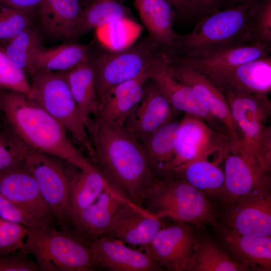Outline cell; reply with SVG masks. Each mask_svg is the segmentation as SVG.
I'll use <instances>...</instances> for the list:
<instances>
[{
    "mask_svg": "<svg viewBox=\"0 0 271 271\" xmlns=\"http://www.w3.org/2000/svg\"><path fill=\"white\" fill-rule=\"evenodd\" d=\"M86 128L95 167L116 193L143 207L157 177L140 142L123 127L107 125L94 117L88 121Z\"/></svg>",
    "mask_w": 271,
    "mask_h": 271,
    "instance_id": "cell-1",
    "label": "cell"
},
{
    "mask_svg": "<svg viewBox=\"0 0 271 271\" xmlns=\"http://www.w3.org/2000/svg\"><path fill=\"white\" fill-rule=\"evenodd\" d=\"M0 111L30 150L57 157L78 169L91 163L64 127L27 94L0 88Z\"/></svg>",
    "mask_w": 271,
    "mask_h": 271,
    "instance_id": "cell-2",
    "label": "cell"
},
{
    "mask_svg": "<svg viewBox=\"0 0 271 271\" xmlns=\"http://www.w3.org/2000/svg\"><path fill=\"white\" fill-rule=\"evenodd\" d=\"M257 1L225 8L201 18L191 32L179 35L175 50L168 55L199 58L258 41L252 26Z\"/></svg>",
    "mask_w": 271,
    "mask_h": 271,
    "instance_id": "cell-3",
    "label": "cell"
},
{
    "mask_svg": "<svg viewBox=\"0 0 271 271\" xmlns=\"http://www.w3.org/2000/svg\"><path fill=\"white\" fill-rule=\"evenodd\" d=\"M143 207L159 218L167 217L199 228L214 224L217 215L206 194L186 181L173 177L157 178Z\"/></svg>",
    "mask_w": 271,
    "mask_h": 271,
    "instance_id": "cell-4",
    "label": "cell"
},
{
    "mask_svg": "<svg viewBox=\"0 0 271 271\" xmlns=\"http://www.w3.org/2000/svg\"><path fill=\"white\" fill-rule=\"evenodd\" d=\"M28 227L23 250L34 256L39 271L95 270L89 244L74 232L54 225Z\"/></svg>",
    "mask_w": 271,
    "mask_h": 271,
    "instance_id": "cell-5",
    "label": "cell"
},
{
    "mask_svg": "<svg viewBox=\"0 0 271 271\" xmlns=\"http://www.w3.org/2000/svg\"><path fill=\"white\" fill-rule=\"evenodd\" d=\"M163 56L149 36L122 49L92 53L99 103L116 86L150 69Z\"/></svg>",
    "mask_w": 271,
    "mask_h": 271,
    "instance_id": "cell-6",
    "label": "cell"
},
{
    "mask_svg": "<svg viewBox=\"0 0 271 271\" xmlns=\"http://www.w3.org/2000/svg\"><path fill=\"white\" fill-rule=\"evenodd\" d=\"M30 98L56 119L91 158L93 150L63 72L37 71L30 75Z\"/></svg>",
    "mask_w": 271,
    "mask_h": 271,
    "instance_id": "cell-7",
    "label": "cell"
},
{
    "mask_svg": "<svg viewBox=\"0 0 271 271\" xmlns=\"http://www.w3.org/2000/svg\"><path fill=\"white\" fill-rule=\"evenodd\" d=\"M224 94L241 136L240 146L252 155L263 169L270 172V99L263 94Z\"/></svg>",
    "mask_w": 271,
    "mask_h": 271,
    "instance_id": "cell-8",
    "label": "cell"
},
{
    "mask_svg": "<svg viewBox=\"0 0 271 271\" xmlns=\"http://www.w3.org/2000/svg\"><path fill=\"white\" fill-rule=\"evenodd\" d=\"M57 157L29 150L23 164L36 179L41 193L49 205L54 225L59 229L70 231L71 212L70 184L74 173Z\"/></svg>",
    "mask_w": 271,
    "mask_h": 271,
    "instance_id": "cell-9",
    "label": "cell"
},
{
    "mask_svg": "<svg viewBox=\"0 0 271 271\" xmlns=\"http://www.w3.org/2000/svg\"><path fill=\"white\" fill-rule=\"evenodd\" d=\"M231 147L226 135L214 129L202 118L186 113L180 121L174 157L166 176L177 167L198 160H208L215 154L223 157Z\"/></svg>",
    "mask_w": 271,
    "mask_h": 271,
    "instance_id": "cell-10",
    "label": "cell"
},
{
    "mask_svg": "<svg viewBox=\"0 0 271 271\" xmlns=\"http://www.w3.org/2000/svg\"><path fill=\"white\" fill-rule=\"evenodd\" d=\"M223 160L224 182L220 201L225 205L255 193L270 191V172L263 169L242 146L229 149Z\"/></svg>",
    "mask_w": 271,
    "mask_h": 271,
    "instance_id": "cell-11",
    "label": "cell"
},
{
    "mask_svg": "<svg viewBox=\"0 0 271 271\" xmlns=\"http://www.w3.org/2000/svg\"><path fill=\"white\" fill-rule=\"evenodd\" d=\"M149 77L176 111L198 116L228 137L224 128L211 115L194 90L173 70L165 55L150 68Z\"/></svg>",
    "mask_w": 271,
    "mask_h": 271,
    "instance_id": "cell-12",
    "label": "cell"
},
{
    "mask_svg": "<svg viewBox=\"0 0 271 271\" xmlns=\"http://www.w3.org/2000/svg\"><path fill=\"white\" fill-rule=\"evenodd\" d=\"M198 239L190 226L176 222L161 228L146 252L168 270L186 271Z\"/></svg>",
    "mask_w": 271,
    "mask_h": 271,
    "instance_id": "cell-13",
    "label": "cell"
},
{
    "mask_svg": "<svg viewBox=\"0 0 271 271\" xmlns=\"http://www.w3.org/2000/svg\"><path fill=\"white\" fill-rule=\"evenodd\" d=\"M0 194L45 224L54 225L38 184L23 162L0 175Z\"/></svg>",
    "mask_w": 271,
    "mask_h": 271,
    "instance_id": "cell-14",
    "label": "cell"
},
{
    "mask_svg": "<svg viewBox=\"0 0 271 271\" xmlns=\"http://www.w3.org/2000/svg\"><path fill=\"white\" fill-rule=\"evenodd\" d=\"M176 111L149 78L140 101L126 118L123 127L141 143L173 120Z\"/></svg>",
    "mask_w": 271,
    "mask_h": 271,
    "instance_id": "cell-15",
    "label": "cell"
},
{
    "mask_svg": "<svg viewBox=\"0 0 271 271\" xmlns=\"http://www.w3.org/2000/svg\"><path fill=\"white\" fill-rule=\"evenodd\" d=\"M167 60L181 79L194 90L211 115L224 128L232 148L240 145L241 136L223 93L198 72L179 62Z\"/></svg>",
    "mask_w": 271,
    "mask_h": 271,
    "instance_id": "cell-16",
    "label": "cell"
},
{
    "mask_svg": "<svg viewBox=\"0 0 271 271\" xmlns=\"http://www.w3.org/2000/svg\"><path fill=\"white\" fill-rule=\"evenodd\" d=\"M205 77L223 94L268 95L271 91V57L269 55Z\"/></svg>",
    "mask_w": 271,
    "mask_h": 271,
    "instance_id": "cell-17",
    "label": "cell"
},
{
    "mask_svg": "<svg viewBox=\"0 0 271 271\" xmlns=\"http://www.w3.org/2000/svg\"><path fill=\"white\" fill-rule=\"evenodd\" d=\"M91 261L95 270L157 271L163 267L149 254L129 247L112 238L101 236L89 243Z\"/></svg>",
    "mask_w": 271,
    "mask_h": 271,
    "instance_id": "cell-18",
    "label": "cell"
},
{
    "mask_svg": "<svg viewBox=\"0 0 271 271\" xmlns=\"http://www.w3.org/2000/svg\"><path fill=\"white\" fill-rule=\"evenodd\" d=\"M227 207L224 217L227 228L239 234L270 236V191L252 194Z\"/></svg>",
    "mask_w": 271,
    "mask_h": 271,
    "instance_id": "cell-19",
    "label": "cell"
},
{
    "mask_svg": "<svg viewBox=\"0 0 271 271\" xmlns=\"http://www.w3.org/2000/svg\"><path fill=\"white\" fill-rule=\"evenodd\" d=\"M161 226L160 218L143 207L128 202L118 211L100 237L112 238L146 249Z\"/></svg>",
    "mask_w": 271,
    "mask_h": 271,
    "instance_id": "cell-20",
    "label": "cell"
},
{
    "mask_svg": "<svg viewBox=\"0 0 271 271\" xmlns=\"http://www.w3.org/2000/svg\"><path fill=\"white\" fill-rule=\"evenodd\" d=\"M128 202L108 186L94 202L71 215V231L89 244L101 236L118 211Z\"/></svg>",
    "mask_w": 271,
    "mask_h": 271,
    "instance_id": "cell-21",
    "label": "cell"
},
{
    "mask_svg": "<svg viewBox=\"0 0 271 271\" xmlns=\"http://www.w3.org/2000/svg\"><path fill=\"white\" fill-rule=\"evenodd\" d=\"M270 44L259 41L232 46L208 56L192 58L167 56L168 59L184 64L205 76L269 55Z\"/></svg>",
    "mask_w": 271,
    "mask_h": 271,
    "instance_id": "cell-22",
    "label": "cell"
},
{
    "mask_svg": "<svg viewBox=\"0 0 271 271\" xmlns=\"http://www.w3.org/2000/svg\"><path fill=\"white\" fill-rule=\"evenodd\" d=\"M135 8L149 37L165 54L175 50L179 35L174 31L176 12L166 0H134Z\"/></svg>",
    "mask_w": 271,
    "mask_h": 271,
    "instance_id": "cell-23",
    "label": "cell"
},
{
    "mask_svg": "<svg viewBox=\"0 0 271 271\" xmlns=\"http://www.w3.org/2000/svg\"><path fill=\"white\" fill-rule=\"evenodd\" d=\"M150 69L112 89L99 102L94 117L107 125L123 127L126 118L141 99L145 84L150 78Z\"/></svg>",
    "mask_w": 271,
    "mask_h": 271,
    "instance_id": "cell-24",
    "label": "cell"
},
{
    "mask_svg": "<svg viewBox=\"0 0 271 271\" xmlns=\"http://www.w3.org/2000/svg\"><path fill=\"white\" fill-rule=\"evenodd\" d=\"M83 10L78 0H42L37 11L42 31L52 39H73Z\"/></svg>",
    "mask_w": 271,
    "mask_h": 271,
    "instance_id": "cell-25",
    "label": "cell"
},
{
    "mask_svg": "<svg viewBox=\"0 0 271 271\" xmlns=\"http://www.w3.org/2000/svg\"><path fill=\"white\" fill-rule=\"evenodd\" d=\"M225 247L239 262L250 270H271V237L234 232L226 227L221 232Z\"/></svg>",
    "mask_w": 271,
    "mask_h": 271,
    "instance_id": "cell-26",
    "label": "cell"
},
{
    "mask_svg": "<svg viewBox=\"0 0 271 271\" xmlns=\"http://www.w3.org/2000/svg\"><path fill=\"white\" fill-rule=\"evenodd\" d=\"M63 72L86 126L89 119L97 115L99 107L95 72L90 58Z\"/></svg>",
    "mask_w": 271,
    "mask_h": 271,
    "instance_id": "cell-27",
    "label": "cell"
},
{
    "mask_svg": "<svg viewBox=\"0 0 271 271\" xmlns=\"http://www.w3.org/2000/svg\"><path fill=\"white\" fill-rule=\"evenodd\" d=\"M222 160L223 158H218L214 161H194L173 169L167 177L182 179L208 197L220 200L224 175L218 164Z\"/></svg>",
    "mask_w": 271,
    "mask_h": 271,
    "instance_id": "cell-28",
    "label": "cell"
},
{
    "mask_svg": "<svg viewBox=\"0 0 271 271\" xmlns=\"http://www.w3.org/2000/svg\"><path fill=\"white\" fill-rule=\"evenodd\" d=\"M180 122L172 120L140 143L149 165L158 178L167 174L173 159Z\"/></svg>",
    "mask_w": 271,
    "mask_h": 271,
    "instance_id": "cell-29",
    "label": "cell"
},
{
    "mask_svg": "<svg viewBox=\"0 0 271 271\" xmlns=\"http://www.w3.org/2000/svg\"><path fill=\"white\" fill-rule=\"evenodd\" d=\"M92 53L90 45L76 43L43 47L34 57L31 75L37 71H67L89 59Z\"/></svg>",
    "mask_w": 271,
    "mask_h": 271,
    "instance_id": "cell-30",
    "label": "cell"
},
{
    "mask_svg": "<svg viewBox=\"0 0 271 271\" xmlns=\"http://www.w3.org/2000/svg\"><path fill=\"white\" fill-rule=\"evenodd\" d=\"M109 186L102 174L92 163L74 173L70 184L71 215L94 202Z\"/></svg>",
    "mask_w": 271,
    "mask_h": 271,
    "instance_id": "cell-31",
    "label": "cell"
},
{
    "mask_svg": "<svg viewBox=\"0 0 271 271\" xmlns=\"http://www.w3.org/2000/svg\"><path fill=\"white\" fill-rule=\"evenodd\" d=\"M187 271H247L239 262L210 239H198Z\"/></svg>",
    "mask_w": 271,
    "mask_h": 271,
    "instance_id": "cell-32",
    "label": "cell"
},
{
    "mask_svg": "<svg viewBox=\"0 0 271 271\" xmlns=\"http://www.w3.org/2000/svg\"><path fill=\"white\" fill-rule=\"evenodd\" d=\"M133 18L130 10L116 1L92 2L83 9L75 29L73 39L107 24L122 20H133Z\"/></svg>",
    "mask_w": 271,
    "mask_h": 271,
    "instance_id": "cell-33",
    "label": "cell"
},
{
    "mask_svg": "<svg viewBox=\"0 0 271 271\" xmlns=\"http://www.w3.org/2000/svg\"><path fill=\"white\" fill-rule=\"evenodd\" d=\"M1 47L18 68L30 76L34 57L44 47L42 33L34 25Z\"/></svg>",
    "mask_w": 271,
    "mask_h": 271,
    "instance_id": "cell-34",
    "label": "cell"
},
{
    "mask_svg": "<svg viewBox=\"0 0 271 271\" xmlns=\"http://www.w3.org/2000/svg\"><path fill=\"white\" fill-rule=\"evenodd\" d=\"M30 150L0 116V175L20 164Z\"/></svg>",
    "mask_w": 271,
    "mask_h": 271,
    "instance_id": "cell-35",
    "label": "cell"
},
{
    "mask_svg": "<svg viewBox=\"0 0 271 271\" xmlns=\"http://www.w3.org/2000/svg\"><path fill=\"white\" fill-rule=\"evenodd\" d=\"M34 14L0 5V47L34 25Z\"/></svg>",
    "mask_w": 271,
    "mask_h": 271,
    "instance_id": "cell-36",
    "label": "cell"
},
{
    "mask_svg": "<svg viewBox=\"0 0 271 271\" xmlns=\"http://www.w3.org/2000/svg\"><path fill=\"white\" fill-rule=\"evenodd\" d=\"M0 88L29 95L30 82L27 75L18 68L0 47Z\"/></svg>",
    "mask_w": 271,
    "mask_h": 271,
    "instance_id": "cell-37",
    "label": "cell"
},
{
    "mask_svg": "<svg viewBox=\"0 0 271 271\" xmlns=\"http://www.w3.org/2000/svg\"><path fill=\"white\" fill-rule=\"evenodd\" d=\"M29 227L24 225L0 219V255H7L23 250Z\"/></svg>",
    "mask_w": 271,
    "mask_h": 271,
    "instance_id": "cell-38",
    "label": "cell"
},
{
    "mask_svg": "<svg viewBox=\"0 0 271 271\" xmlns=\"http://www.w3.org/2000/svg\"><path fill=\"white\" fill-rule=\"evenodd\" d=\"M253 32L256 39L271 43V0H257L252 18Z\"/></svg>",
    "mask_w": 271,
    "mask_h": 271,
    "instance_id": "cell-39",
    "label": "cell"
},
{
    "mask_svg": "<svg viewBox=\"0 0 271 271\" xmlns=\"http://www.w3.org/2000/svg\"><path fill=\"white\" fill-rule=\"evenodd\" d=\"M0 218L28 227L47 225L0 194Z\"/></svg>",
    "mask_w": 271,
    "mask_h": 271,
    "instance_id": "cell-40",
    "label": "cell"
},
{
    "mask_svg": "<svg viewBox=\"0 0 271 271\" xmlns=\"http://www.w3.org/2000/svg\"><path fill=\"white\" fill-rule=\"evenodd\" d=\"M29 254L20 250L7 255H0V271H39Z\"/></svg>",
    "mask_w": 271,
    "mask_h": 271,
    "instance_id": "cell-41",
    "label": "cell"
},
{
    "mask_svg": "<svg viewBox=\"0 0 271 271\" xmlns=\"http://www.w3.org/2000/svg\"><path fill=\"white\" fill-rule=\"evenodd\" d=\"M194 16L202 18L220 10L227 0H193Z\"/></svg>",
    "mask_w": 271,
    "mask_h": 271,
    "instance_id": "cell-42",
    "label": "cell"
},
{
    "mask_svg": "<svg viewBox=\"0 0 271 271\" xmlns=\"http://www.w3.org/2000/svg\"><path fill=\"white\" fill-rule=\"evenodd\" d=\"M182 18L189 20L194 17L193 0H166Z\"/></svg>",
    "mask_w": 271,
    "mask_h": 271,
    "instance_id": "cell-43",
    "label": "cell"
},
{
    "mask_svg": "<svg viewBox=\"0 0 271 271\" xmlns=\"http://www.w3.org/2000/svg\"><path fill=\"white\" fill-rule=\"evenodd\" d=\"M42 0H0V5L7 7L34 14Z\"/></svg>",
    "mask_w": 271,
    "mask_h": 271,
    "instance_id": "cell-44",
    "label": "cell"
},
{
    "mask_svg": "<svg viewBox=\"0 0 271 271\" xmlns=\"http://www.w3.org/2000/svg\"><path fill=\"white\" fill-rule=\"evenodd\" d=\"M255 1L256 0H227L224 6L225 8H227L243 3L252 2Z\"/></svg>",
    "mask_w": 271,
    "mask_h": 271,
    "instance_id": "cell-45",
    "label": "cell"
},
{
    "mask_svg": "<svg viewBox=\"0 0 271 271\" xmlns=\"http://www.w3.org/2000/svg\"><path fill=\"white\" fill-rule=\"evenodd\" d=\"M90 1L92 2H95V1H116V0H89Z\"/></svg>",
    "mask_w": 271,
    "mask_h": 271,
    "instance_id": "cell-46",
    "label": "cell"
},
{
    "mask_svg": "<svg viewBox=\"0 0 271 271\" xmlns=\"http://www.w3.org/2000/svg\"><path fill=\"white\" fill-rule=\"evenodd\" d=\"M1 114H2V113H1V112L0 111V116L1 115Z\"/></svg>",
    "mask_w": 271,
    "mask_h": 271,
    "instance_id": "cell-47",
    "label": "cell"
}]
</instances>
